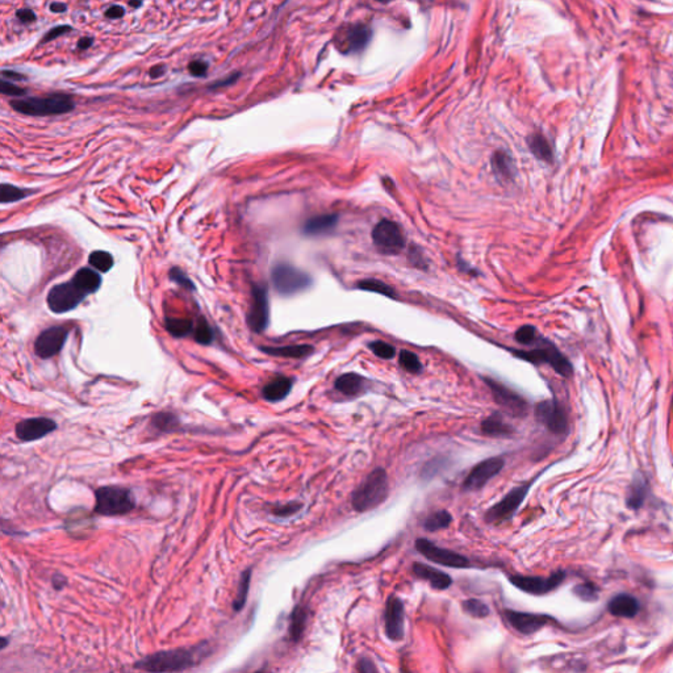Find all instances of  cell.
Listing matches in <instances>:
<instances>
[{
    "label": "cell",
    "instance_id": "4dcf8cb0",
    "mask_svg": "<svg viewBox=\"0 0 673 673\" xmlns=\"http://www.w3.org/2000/svg\"><path fill=\"white\" fill-rule=\"evenodd\" d=\"M527 145L531 150V153L534 154V157H536L538 160L552 163L554 153H552L551 145L548 144L547 139L543 135H540V133L531 135L530 137L527 138Z\"/></svg>",
    "mask_w": 673,
    "mask_h": 673
},
{
    "label": "cell",
    "instance_id": "8992f818",
    "mask_svg": "<svg viewBox=\"0 0 673 673\" xmlns=\"http://www.w3.org/2000/svg\"><path fill=\"white\" fill-rule=\"evenodd\" d=\"M271 280L278 294L292 296L305 291L312 285V278L305 271L289 263H278L271 271Z\"/></svg>",
    "mask_w": 673,
    "mask_h": 673
},
{
    "label": "cell",
    "instance_id": "74e56055",
    "mask_svg": "<svg viewBox=\"0 0 673 673\" xmlns=\"http://www.w3.org/2000/svg\"><path fill=\"white\" fill-rule=\"evenodd\" d=\"M166 328L172 337L183 338L187 337L190 333H194V324L191 319H169L166 322Z\"/></svg>",
    "mask_w": 673,
    "mask_h": 673
},
{
    "label": "cell",
    "instance_id": "52a82bcc",
    "mask_svg": "<svg viewBox=\"0 0 673 673\" xmlns=\"http://www.w3.org/2000/svg\"><path fill=\"white\" fill-rule=\"evenodd\" d=\"M531 485H533V481L514 487L513 490L508 492L500 501L496 502L487 511L485 521L492 525H497L512 520L515 512L520 509L521 504L525 501L526 496L530 491Z\"/></svg>",
    "mask_w": 673,
    "mask_h": 673
},
{
    "label": "cell",
    "instance_id": "cb8c5ba5",
    "mask_svg": "<svg viewBox=\"0 0 673 673\" xmlns=\"http://www.w3.org/2000/svg\"><path fill=\"white\" fill-rule=\"evenodd\" d=\"M481 433L491 438H509L514 434L512 425L505 423L500 413H493L480 425Z\"/></svg>",
    "mask_w": 673,
    "mask_h": 673
},
{
    "label": "cell",
    "instance_id": "9f6ffc18",
    "mask_svg": "<svg viewBox=\"0 0 673 673\" xmlns=\"http://www.w3.org/2000/svg\"><path fill=\"white\" fill-rule=\"evenodd\" d=\"M1 75L3 78H8L11 80H25L27 78L24 77L23 74H19L16 71H12V70H1Z\"/></svg>",
    "mask_w": 673,
    "mask_h": 673
},
{
    "label": "cell",
    "instance_id": "484cf974",
    "mask_svg": "<svg viewBox=\"0 0 673 673\" xmlns=\"http://www.w3.org/2000/svg\"><path fill=\"white\" fill-rule=\"evenodd\" d=\"M365 377L355 374V372H347L343 374L340 377H337L334 383V388L337 389L340 393L349 398H355L365 391Z\"/></svg>",
    "mask_w": 673,
    "mask_h": 673
},
{
    "label": "cell",
    "instance_id": "f1b7e54d",
    "mask_svg": "<svg viewBox=\"0 0 673 673\" xmlns=\"http://www.w3.org/2000/svg\"><path fill=\"white\" fill-rule=\"evenodd\" d=\"M73 282L77 287H80L82 291L90 295L99 289V287L102 285V278L92 269H80L77 274L74 275Z\"/></svg>",
    "mask_w": 673,
    "mask_h": 673
},
{
    "label": "cell",
    "instance_id": "ac0fdd59",
    "mask_svg": "<svg viewBox=\"0 0 673 673\" xmlns=\"http://www.w3.org/2000/svg\"><path fill=\"white\" fill-rule=\"evenodd\" d=\"M69 331L63 326H52L43 331L35 342V353L43 359L57 355L68 340Z\"/></svg>",
    "mask_w": 673,
    "mask_h": 673
},
{
    "label": "cell",
    "instance_id": "8fae6325",
    "mask_svg": "<svg viewBox=\"0 0 673 673\" xmlns=\"http://www.w3.org/2000/svg\"><path fill=\"white\" fill-rule=\"evenodd\" d=\"M566 579V572L558 570L547 577L540 576H525V575H509L508 580L513 584L515 588L525 593L533 596H543L555 591Z\"/></svg>",
    "mask_w": 673,
    "mask_h": 673
},
{
    "label": "cell",
    "instance_id": "9a60e30c",
    "mask_svg": "<svg viewBox=\"0 0 673 673\" xmlns=\"http://www.w3.org/2000/svg\"><path fill=\"white\" fill-rule=\"evenodd\" d=\"M502 617L511 628L522 635H531L554 622V618L546 614L524 613L512 609H504Z\"/></svg>",
    "mask_w": 673,
    "mask_h": 673
},
{
    "label": "cell",
    "instance_id": "7402d4cb",
    "mask_svg": "<svg viewBox=\"0 0 673 673\" xmlns=\"http://www.w3.org/2000/svg\"><path fill=\"white\" fill-rule=\"evenodd\" d=\"M607 610L612 616L634 618L640 612V604L631 594H617L616 597H613L607 604Z\"/></svg>",
    "mask_w": 673,
    "mask_h": 673
},
{
    "label": "cell",
    "instance_id": "4316f807",
    "mask_svg": "<svg viewBox=\"0 0 673 673\" xmlns=\"http://www.w3.org/2000/svg\"><path fill=\"white\" fill-rule=\"evenodd\" d=\"M492 172L500 181H511L514 176L512 158L505 151H496L491 160Z\"/></svg>",
    "mask_w": 673,
    "mask_h": 673
},
{
    "label": "cell",
    "instance_id": "ab89813d",
    "mask_svg": "<svg viewBox=\"0 0 673 673\" xmlns=\"http://www.w3.org/2000/svg\"><path fill=\"white\" fill-rule=\"evenodd\" d=\"M462 607H463L464 613H467L468 616L474 617V618H485V617L490 616V613H491L490 606L485 603H483L481 600H478V598L464 600L462 603Z\"/></svg>",
    "mask_w": 673,
    "mask_h": 673
},
{
    "label": "cell",
    "instance_id": "6da1fadb",
    "mask_svg": "<svg viewBox=\"0 0 673 673\" xmlns=\"http://www.w3.org/2000/svg\"><path fill=\"white\" fill-rule=\"evenodd\" d=\"M209 653H211V649L208 643H202L187 649L160 651L136 662L135 668L141 671H148V672L186 671L203 662Z\"/></svg>",
    "mask_w": 673,
    "mask_h": 673
},
{
    "label": "cell",
    "instance_id": "836d02e7",
    "mask_svg": "<svg viewBox=\"0 0 673 673\" xmlns=\"http://www.w3.org/2000/svg\"><path fill=\"white\" fill-rule=\"evenodd\" d=\"M646 496H647V485L643 480L640 479L639 481H634L630 487V492H628V506L630 509H634L637 511L639 508L643 506V502L646 500Z\"/></svg>",
    "mask_w": 673,
    "mask_h": 673
},
{
    "label": "cell",
    "instance_id": "7bdbcfd3",
    "mask_svg": "<svg viewBox=\"0 0 673 673\" xmlns=\"http://www.w3.org/2000/svg\"><path fill=\"white\" fill-rule=\"evenodd\" d=\"M573 593L582 601H596L598 598V588L593 582H582L573 588Z\"/></svg>",
    "mask_w": 673,
    "mask_h": 673
},
{
    "label": "cell",
    "instance_id": "277c9868",
    "mask_svg": "<svg viewBox=\"0 0 673 673\" xmlns=\"http://www.w3.org/2000/svg\"><path fill=\"white\" fill-rule=\"evenodd\" d=\"M136 508L133 493L126 487L107 485L95 491L93 512L99 515H126Z\"/></svg>",
    "mask_w": 673,
    "mask_h": 673
},
{
    "label": "cell",
    "instance_id": "603a6c76",
    "mask_svg": "<svg viewBox=\"0 0 673 673\" xmlns=\"http://www.w3.org/2000/svg\"><path fill=\"white\" fill-rule=\"evenodd\" d=\"M292 387L294 380L291 377H276L263 387V399L269 402H279L289 395Z\"/></svg>",
    "mask_w": 673,
    "mask_h": 673
},
{
    "label": "cell",
    "instance_id": "e575fe53",
    "mask_svg": "<svg viewBox=\"0 0 673 673\" xmlns=\"http://www.w3.org/2000/svg\"><path fill=\"white\" fill-rule=\"evenodd\" d=\"M251 582V568H248L245 572H242L241 575L240 584H239V591H237V596H236V600L233 603V609L236 613L241 612L243 609V606L246 604V600H248V594H249V588H250Z\"/></svg>",
    "mask_w": 673,
    "mask_h": 673
},
{
    "label": "cell",
    "instance_id": "680465c9",
    "mask_svg": "<svg viewBox=\"0 0 673 673\" xmlns=\"http://www.w3.org/2000/svg\"><path fill=\"white\" fill-rule=\"evenodd\" d=\"M53 587L57 589V591H61L65 585H66V577L61 576V575H54L53 576Z\"/></svg>",
    "mask_w": 673,
    "mask_h": 673
},
{
    "label": "cell",
    "instance_id": "e0dca14e",
    "mask_svg": "<svg viewBox=\"0 0 673 673\" xmlns=\"http://www.w3.org/2000/svg\"><path fill=\"white\" fill-rule=\"evenodd\" d=\"M252 301H251L250 312L248 315V322L251 331L255 333H262L266 331L270 319V307H269V296L267 289L264 285H252Z\"/></svg>",
    "mask_w": 673,
    "mask_h": 673
},
{
    "label": "cell",
    "instance_id": "f907efd6",
    "mask_svg": "<svg viewBox=\"0 0 673 673\" xmlns=\"http://www.w3.org/2000/svg\"><path fill=\"white\" fill-rule=\"evenodd\" d=\"M188 71L194 75V77H206V71H208V63L204 62V61H200V59H195L192 62H190L188 65Z\"/></svg>",
    "mask_w": 673,
    "mask_h": 673
},
{
    "label": "cell",
    "instance_id": "3957f363",
    "mask_svg": "<svg viewBox=\"0 0 673 673\" xmlns=\"http://www.w3.org/2000/svg\"><path fill=\"white\" fill-rule=\"evenodd\" d=\"M10 105L16 112L27 116H56L69 114L75 108L73 98L66 93L19 98L12 100Z\"/></svg>",
    "mask_w": 673,
    "mask_h": 673
},
{
    "label": "cell",
    "instance_id": "d6a6232c",
    "mask_svg": "<svg viewBox=\"0 0 673 673\" xmlns=\"http://www.w3.org/2000/svg\"><path fill=\"white\" fill-rule=\"evenodd\" d=\"M453 524V515L447 511H438L430 514L425 521H423V529L426 531H439L447 529Z\"/></svg>",
    "mask_w": 673,
    "mask_h": 673
},
{
    "label": "cell",
    "instance_id": "ee69618b",
    "mask_svg": "<svg viewBox=\"0 0 673 673\" xmlns=\"http://www.w3.org/2000/svg\"><path fill=\"white\" fill-rule=\"evenodd\" d=\"M514 338H515L517 342L522 343V345H533L538 341L539 334H538V331L534 326L524 325L515 331Z\"/></svg>",
    "mask_w": 673,
    "mask_h": 673
},
{
    "label": "cell",
    "instance_id": "60d3db41",
    "mask_svg": "<svg viewBox=\"0 0 673 673\" xmlns=\"http://www.w3.org/2000/svg\"><path fill=\"white\" fill-rule=\"evenodd\" d=\"M399 362L401 367L411 372V374H420L423 372V363L420 362L418 356L411 353V351H408V350H402L399 355Z\"/></svg>",
    "mask_w": 673,
    "mask_h": 673
},
{
    "label": "cell",
    "instance_id": "83f0119b",
    "mask_svg": "<svg viewBox=\"0 0 673 673\" xmlns=\"http://www.w3.org/2000/svg\"><path fill=\"white\" fill-rule=\"evenodd\" d=\"M307 621H308V610L303 605H296L291 613L289 628H288L292 642L297 643L303 638V634L307 628Z\"/></svg>",
    "mask_w": 673,
    "mask_h": 673
},
{
    "label": "cell",
    "instance_id": "7a4b0ae2",
    "mask_svg": "<svg viewBox=\"0 0 673 673\" xmlns=\"http://www.w3.org/2000/svg\"><path fill=\"white\" fill-rule=\"evenodd\" d=\"M388 474L384 468L372 469L351 493V506L356 513L377 509L388 499Z\"/></svg>",
    "mask_w": 673,
    "mask_h": 673
},
{
    "label": "cell",
    "instance_id": "c3c4849f",
    "mask_svg": "<svg viewBox=\"0 0 673 673\" xmlns=\"http://www.w3.org/2000/svg\"><path fill=\"white\" fill-rule=\"evenodd\" d=\"M0 91L3 95L12 96V98H24L27 95L25 89L13 84L11 80L10 82H7L6 80H0Z\"/></svg>",
    "mask_w": 673,
    "mask_h": 673
},
{
    "label": "cell",
    "instance_id": "d6986e66",
    "mask_svg": "<svg viewBox=\"0 0 673 673\" xmlns=\"http://www.w3.org/2000/svg\"><path fill=\"white\" fill-rule=\"evenodd\" d=\"M57 429V423L52 418L33 417L17 423L15 428L16 437L22 442H33L41 439Z\"/></svg>",
    "mask_w": 673,
    "mask_h": 673
},
{
    "label": "cell",
    "instance_id": "be15d7a7",
    "mask_svg": "<svg viewBox=\"0 0 673 673\" xmlns=\"http://www.w3.org/2000/svg\"><path fill=\"white\" fill-rule=\"evenodd\" d=\"M8 646V638H1V650Z\"/></svg>",
    "mask_w": 673,
    "mask_h": 673
},
{
    "label": "cell",
    "instance_id": "44dd1931",
    "mask_svg": "<svg viewBox=\"0 0 673 673\" xmlns=\"http://www.w3.org/2000/svg\"><path fill=\"white\" fill-rule=\"evenodd\" d=\"M413 573L423 582H429L430 587L437 591H446L453 585V579L450 575L423 563H414Z\"/></svg>",
    "mask_w": 673,
    "mask_h": 673
},
{
    "label": "cell",
    "instance_id": "6125c7cd",
    "mask_svg": "<svg viewBox=\"0 0 673 673\" xmlns=\"http://www.w3.org/2000/svg\"><path fill=\"white\" fill-rule=\"evenodd\" d=\"M141 4H142L141 0H129V6L133 7V8H137Z\"/></svg>",
    "mask_w": 673,
    "mask_h": 673
},
{
    "label": "cell",
    "instance_id": "d590c367",
    "mask_svg": "<svg viewBox=\"0 0 673 673\" xmlns=\"http://www.w3.org/2000/svg\"><path fill=\"white\" fill-rule=\"evenodd\" d=\"M356 287L362 291H367V292H374V294H379V295H383V296L396 297V292L392 287H389L388 285H386L384 282H380L377 279H365L362 282H359Z\"/></svg>",
    "mask_w": 673,
    "mask_h": 673
},
{
    "label": "cell",
    "instance_id": "30bf717a",
    "mask_svg": "<svg viewBox=\"0 0 673 673\" xmlns=\"http://www.w3.org/2000/svg\"><path fill=\"white\" fill-rule=\"evenodd\" d=\"M414 546L426 559L437 563L439 566L450 567V568H468L471 566V561L464 555L455 552L453 550L439 547L429 539L420 538L416 540Z\"/></svg>",
    "mask_w": 673,
    "mask_h": 673
},
{
    "label": "cell",
    "instance_id": "94428289",
    "mask_svg": "<svg viewBox=\"0 0 673 673\" xmlns=\"http://www.w3.org/2000/svg\"><path fill=\"white\" fill-rule=\"evenodd\" d=\"M92 43H93V38H92V37H83V38H80V41H78V47L82 49V50L89 49V47L92 45Z\"/></svg>",
    "mask_w": 673,
    "mask_h": 673
},
{
    "label": "cell",
    "instance_id": "db71d44e",
    "mask_svg": "<svg viewBox=\"0 0 673 673\" xmlns=\"http://www.w3.org/2000/svg\"><path fill=\"white\" fill-rule=\"evenodd\" d=\"M16 17L22 23H33L36 20V13L32 10H19L16 12Z\"/></svg>",
    "mask_w": 673,
    "mask_h": 673
},
{
    "label": "cell",
    "instance_id": "4fadbf2b",
    "mask_svg": "<svg viewBox=\"0 0 673 673\" xmlns=\"http://www.w3.org/2000/svg\"><path fill=\"white\" fill-rule=\"evenodd\" d=\"M505 466V459L502 457L488 458L478 463L471 469V472L463 480L462 491L476 492L483 490L488 481L496 478Z\"/></svg>",
    "mask_w": 673,
    "mask_h": 673
},
{
    "label": "cell",
    "instance_id": "8d00e7d4",
    "mask_svg": "<svg viewBox=\"0 0 673 673\" xmlns=\"http://www.w3.org/2000/svg\"><path fill=\"white\" fill-rule=\"evenodd\" d=\"M31 191H27L24 188H19L13 184H1V188H0V203L1 204H8V203H16L22 199H25L27 196H29Z\"/></svg>",
    "mask_w": 673,
    "mask_h": 673
},
{
    "label": "cell",
    "instance_id": "7dc6e473",
    "mask_svg": "<svg viewBox=\"0 0 673 673\" xmlns=\"http://www.w3.org/2000/svg\"><path fill=\"white\" fill-rule=\"evenodd\" d=\"M169 275H170V279H172L174 283H176L179 287H182V288L187 289V291H194V283L191 282V279H190L187 275L183 273L181 269L174 267V269L170 270V274Z\"/></svg>",
    "mask_w": 673,
    "mask_h": 673
},
{
    "label": "cell",
    "instance_id": "2e32d148",
    "mask_svg": "<svg viewBox=\"0 0 673 673\" xmlns=\"http://www.w3.org/2000/svg\"><path fill=\"white\" fill-rule=\"evenodd\" d=\"M384 633L392 642H400L405 637V609L398 596H389L384 607Z\"/></svg>",
    "mask_w": 673,
    "mask_h": 673
},
{
    "label": "cell",
    "instance_id": "11a10c76",
    "mask_svg": "<svg viewBox=\"0 0 673 673\" xmlns=\"http://www.w3.org/2000/svg\"><path fill=\"white\" fill-rule=\"evenodd\" d=\"M126 15V10L121 6H112L105 11V17L108 19H121Z\"/></svg>",
    "mask_w": 673,
    "mask_h": 673
},
{
    "label": "cell",
    "instance_id": "f6af8a7d",
    "mask_svg": "<svg viewBox=\"0 0 673 673\" xmlns=\"http://www.w3.org/2000/svg\"><path fill=\"white\" fill-rule=\"evenodd\" d=\"M301 508H303V504H301V502H287V504H280V505H275V506H273L271 513L276 515V517H291V515L296 514L297 512H300Z\"/></svg>",
    "mask_w": 673,
    "mask_h": 673
},
{
    "label": "cell",
    "instance_id": "d4e9b609",
    "mask_svg": "<svg viewBox=\"0 0 673 673\" xmlns=\"http://www.w3.org/2000/svg\"><path fill=\"white\" fill-rule=\"evenodd\" d=\"M338 215H321V216L312 217L304 224L303 232L307 236H324L329 234L338 225Z\"/></svg>",
    "mask_w": 673,
    "mask_h": 673
},
{
    "label": "cell",
    "instance_id": "bcb514c9",
    "mask_svg": "<svg viewBox=\"0 0 673 673\" xmlns=\"http://www.w3.org/2000/svg\"><path fill=\"white\" fill-rule=\"evenodd\" d=\"M370 349L372 350V353L381 358V359H392L395 354H396V350L393 346H391L389 343L383 342V341H377V342L370 343Z\"/></svg>",
    "mask_w": 673,
    "mask_h": 673
},
{
    "label": "cell",
    "instance_id": "681fc988",
    "mask_svg": "<svg viewBox=\"0 0 673 673\" xmlns=\"http://www.w3.org/2000/svg\"><path fill=\"white\" fill-rule=\"evenodd\" d=\"M71 32V27L70 25H58L56 28H52L47 33H46L45 37L41 40V44H46V43H50L53 40L58 38L59 36L66 35Z\"/></svg>",
    "mask_w": 673,
    "mask_h": 673
},
{
    "label": "cell",
    "instance_id": "816d5d0a",
    "mask_svg": "<svg viewBox=\"0 0 673 673\" xmlns=\"http://www.w3.org/2000/svg\"><path fill=\"white\" fill-rule=\"evenodd\" d=\"M240 73H234V74H232V75L227 77L225 80H217V82H215V83H213V84L209 87V90H218V89L228 87V86H230V84H233V83H236L237 80H240Z\"/></svg>",
    "mask_w": 673,
    "mask_h": 673
},
{
    "label": "cell",
    "instance_id": "9c48e42d",
    "mask_svg": "<svg viewBox=\"0 0 673 673\" xmlns=\"http://www.w3.org/2000/svg\"><path fill=\"white\" fill-rule=\"evenodd\" d=\"M372 241L377 250L386 255H395L405 248V240L399 225L391 220H381L372 229Z\"/></svg>",
    "mask_w": 673,
    "mask_h": 673
},
{
    "label": "cell",
    "instance_id": "91938a15",
    "mask_svg": "<svg viewBox=\"0 0 673 673\" xmlns=\"http://www.w3.org/2000/svg\"><path fill=\"white\" fill-rule=\"evenodd\" d=\"M68 10V6L63 4V3H52L50 4V11L56 12V13H61V12H65Z\"/></svg>",
    "mask_w": 673,
    "mask_h": 673
},
{
    "label": "cell",
    "instance_id": "e7e4bbea",
    "mask_svg": "<svg viewBox=\"0 0 673 673\" xmlns=\"http://www.w3.org/2000/svg\"><path fill=\"white\" fill-rule=\"evenodd\" d=\"M377 1H380V3H387L389 0H377Z\"/></svg>",
    "mask_w": 673,
    "mask_h": 673
},
{
    "label": "cell",
    "instance_id": "6f0895ef",
    "mask_svg": "<svg viewBox=\"0 0 673 673\" xmlns=\"http://www.w3.org/2000/svg\"><path fill=\"white\" fill-rule=\"evenodd\" d=\"M165 73H166V66H165V65H158V66L151 68L149 74H150V77H151L153 80H157V78L162 77Z\"/></svg>",
    "mask_w": 673,
    "mask_h": 673
},
{
    "label": "cell",
    "instance_id": "1f68e13d",
    "mask_svg": "<svg viewBox=\"0 0 673 673\" xmlns=\"http://www.w3.org/2000/svg\"><path fill=\"white\" fill-rule=\"evenodd\" d=\"M151 426L160 433H172L179 430L181 421L179 418L170 411H160L153 416Z\"/></svg>",
    "mask_w": 673,
    "mask_h": 673
},
{
    "label": "cell",
    "instance_id": "7c38bea8",
    "mask_svg": "<svg viewBox=\"0 0 673 673\" xmlns=\"http://www.w3.org/2000/svg\"><path fill=\"white\" fill-rule=\"evenodd\" d=\"M87 294L71 280L69 283L54 285L47 294V307L54 313H66L77 308Z\"/></svg>",
    "mask_w": 673,
    "mask_h": 673
},
{
    "label": "cell",
    "instance_id": "ffe728a7",
    "mask_svg": "<svg viewBox=\"0 0 673 673\" xmlns=\"http://www.w3.org/2000/svg\"><path fill=\"white\" fill-rule=\"evenodd\" d=\"M370 38V28L363 24H356L340 32L337 38V46L342 52H359L367 45Z\"/></svg>",
    "mask_w": 673,
    "mask_h": 673
},
{
    "label": "cell",
    "instance_id": "f546056e",
    "mask_svg": "<svg viewBox=\"0 0 673 673\" xmlns=\"http://www.w3.org/2000/svg\"><path fill=\"white\" fill-rule=\"evenodd\" d=\"M263 353L274 356H283V358H305L309 354H312L313 347L309 345H291V346H282V347H269L264 346L261 347Z\"/></svg>",
    "mask_w": 673,
    "mask_h": 673
},
{
    "label": "cell",
    "instance_id": "f35d334b",
    "mask_svg": "<svg viewBox=\"0 0 673 673\" xmlns=\"http://www.w3.org/2000/svg\"><path fill=\"white\" fill-rule=\"evenodd\" d=\"M89 263L92 267L100 273H108L114 267V258L109 252L107 251H93L90 254Z\"/></svg>",
    "mask_w": 673,
    "mask_h": 673
},
{
    "label": "cell",
    "instance_id": "b9f144b4",
    "mask_svg": "<svg viewBox=\"0 0 673 673\" xmlns=\"http://www.w3.org/2000/svg\"><path fill=\"white\" fill-rule=\"evenodd\" d=\"M194 340L200 345H211L213 341V331L206 319H199L194 329Z\"/></svg>",
    "mask_w": 673,
    "mask_h": 673
},
{
    "label": "cell",
    "instance_id": "5b68a950",
    "mask_svg": "<svg viewBox=\"0 0 673 673\" xmlns=\"http://www.w3.org/2000/svg\"><path fill=\"white\" fill-rule=\"evenodd\" d=\"M539 346L531 350H515L513 353L517 358L530 362L533 365H548L560 377H570L573 374V367L570 365V361L560 353L559 350L550 342L543 340L542 337L539 338Z\"/></svg>",
    "mask_w": 673,
    "mask_h": 673
},
{
    "label": "cell",
    "instance_id": "5bb4252c",
    "mask_svg": "<svg viewBox=\"0 0 673 673\" xmlns=\"http://www.w3.org/2000/svg\"><path fill=\"white\" fill-rule=\"evenodd\" d=\"M534 414L536 421L542 423L548 432L557 435L567 433L568 417L558 400H545L536 404Z\"/></svg>",
    "mask_w": 673,
    "mask_h": 673
},
{
    "label": "cell",
    "instance_id": "f5cc1de1",
    "mask_svg": "<svg viewBox=\"0 0 673 673\" xmlns=\"http://www.w3.org/2000/svg\"><path fill=\"white\" fill-rule=\"evenodd\" d=\"M356 670H358L359 672L363 673L377 672V665H375V663H372V660L365 659V658H363V659H361V660H359L358 665H356Z\"/></svg>",
    "mask_w": 673,
    "mask_h": 673
},
{
    "label": "cell",
    "instance_id": "ba28073f",
    "mask_svg": "<svg viewBox=\"0 0 673 673\" xmlns=\"http://www.w3.org/2000/svg\"><path fill=\"white\" fill-rule=\"evenodd\" d=\"M484 381L487 383L488 388L491 389L492 396L496 404L504 409V411L517 418L525 417L529 411V404L522 396L491 377H484Z\"/></svg>",
    "mask_w": 673,
    "mask_h": 673
}]
</instances>
